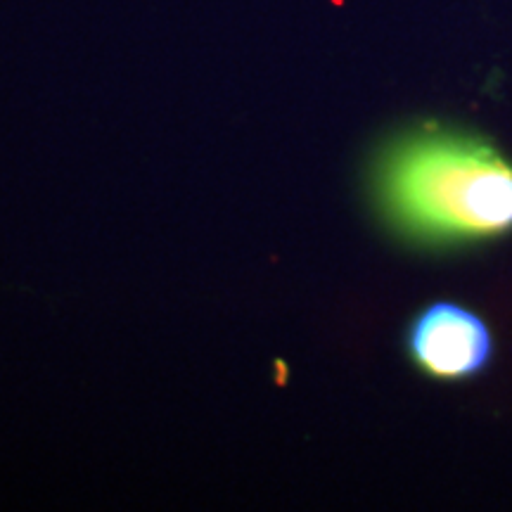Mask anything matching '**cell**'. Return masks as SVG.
<instances>
[{"instance_id":"cell-1","label":"cell","mask_w":512,"mask_h":512,"mask_svg":"<svg viewBox=\"0 0 512 512\" xmlns=\"http://www.w3.org/2000/svg\"><path fill=\"white\" fill-rule=\"evenodd\" d=\"M370 190L382 221L418 245L512 228V166L467 133L439 126L399 133L377 152Z\"/></svg>"},{"instance_id":"cell-2","label":"cell","mask_w":512,"mask_h":512,"mask_svg":"<svg viewBox=\"0 0 512 512\" xmlns=\"http://www.w3.org/2000/svg\"><path fill=\"white\" fill-rule=\"evenodd\" d=\"M406 354L420 373L460 380L482 370L491 358V332L477 313L451 302L422 309L406 330Z\"/></svg>"}]
</instances>
